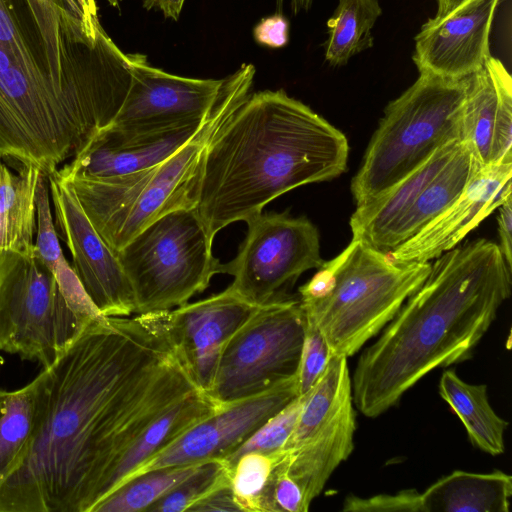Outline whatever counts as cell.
<instances>
[{
	"label": "cell",
	"mask_w": 512,
	"mask_h": 512,
	"mask_svg": "<svg viewBox=\"0 0 512 512\" xmlns=\"http://www.w3.org/2000/svg\"><path fill=\"white\" fill-rule=\"evenodd\" d=\"M166 314L93 319L42 369L35 429L0 481V512H93L122 483L143 433L202 391Z\"/></svg>",
	"instance_id": "obj_1"
},
{
	"label": "cell",
	"mask_w": 512,
	"mask_h": 512,
	"mask_svg": "<svg viewBox=\"0 0 512 512\" xmlns=\"http://www.w3.org/2000/svg\"><path fill=\"white\" fill-rule=\"evenodd\" d=\"M99 17L67 0H0V152L48 174L119 113L131 84Z\"/></svg>",
	"instance_id": "obj_2"
},
{
	"label": "cell",
	"mask_w": 512,
	"mask_h": 512,
	"mask_svg": "<svg viewBox=\"0 0 512 512\" xmlns=\"http://www.w3.org/2000/svg\"><path fill=\"white\" fill-rule=\"evenodd\" d=\"M511 269L487 239L435 258L421 286L361 353L351 378L356 408L378 417L430 371L470 358L511 294Z\"/></svg>",
	"instance_id": "obj_3"
},
{
	"label": "cell",
	"mask_w": 512,
	"mask_h": 512,
	"mask_svg": "<svg viewBox=\"0 0 512 512\" xmlns=\"http://www.w3.org/2000/svg\"><path fill=\"white\" fill-rule=\"evenodd\" d=\"M346 136L284 90L250 93L204 154L195 211L208 238L302 185L347 169Z\"/></svg>",
	"instance_id": "obj_4"
},
{
	"label": "cell",
	"mask_w": 512,
	"mask_h": 512,
	"mask_svg": "<svg viewBox=\"0 0 512 512\" xmlns=\"http://www.w3.org/2000/svg\"><path fill=\"white\" fill-rule=\"evenodd\" d=\"M254 76L255 67L242 64L224 77L221 93L201 129L161 163L109 178L60 177L72 187L89 221L115 253L160 217L195 208L207 146L249 96Z\"/></svg>",
	"instance_id": "obj_5"
},
{
	"label": "cell",
	"mask_w": 512,
	"mask_h": 512,
	"mask_svg": "<svg viewBox=\"0 0 512 512\" xmlns=\"http://www.w3.org/2000/svg\"><path fill=\"white\" fill-rule=\"evenodd\" d=\"M430 267V262L395 263L387 253L352 239L299 288V300L330 354L348 358L394 318Z\"/></svg>",
	"instance_id": "obj_6"
},
{
	"label": "cell",
	"mask_w": 512,
	"mask_h": 512,
	"mask_svg": "<svg viewBox=\"0 0 512 512\" xmlns=\"http://www.w3.org/2000/svg\"><path fill=\"white\" fill-rule=\"evenodd\" d=\"M468 76L419 73L391 101L351 182L356 205L368 201L426 162L439 148L462 139Z\"/></svg>",
	"instance_id": "obj_7"
},
{
	"label": "cell",
	"mask_w": 512,
	"mask_h": 512,
	"mask_svg": "<svg viewBox=\"0 0 512 512\" xmlns=\"http://www.w3.org/2000/svg\"><path fill=\"white\" fill-rule=\"evenodd\" d=\"M212 244L195 208L170 212L132 238L116 255L136 314L177 308L204 291L221 273Z\"/></svg>",
	"instance_id": "obj_8"
},
{
	"label": "cell",
	"mask_w": 512,
	"mask_h": 512,
	"mask_svg": "<svg viewBox=\"0 0 512 512\" xmlns=\"http://www.w3.org/2000/svg\"><path fill=\"white\" fill-rule=\"evenodd\" d=\"M88 322L69 305L35 250L0 256V351L45 368Z\"/></svg>",
	"instance_id": "obj_9"
},
{
	"label": "cell",
	"mask_w": 512,
	"mask_h": 512,
	"mask_svg": "<svg viewBox=\"0 0 512 512\" xmlns=\"http://www.w3.org/2000/svg\"><path fill=\"white\" fill-rule=\"evenodd\" d=\"M305 327L299 298L259 306L224 348L208 395L226 407L297 376Z\"/></svg>",
	"instance_id": "obj_10"
},
{
	"label": "cell",
	"mask_w": 512,
	"mask_h": 512,
	"mask_svg": "<svg viewBox=\"0 0 512 512\" xmlns=\"http://www.w3.org/2000/svg\"><path fill=\"white\" fill-rule=\"evenodd\" d=\"M353 404L347 358L331 355L281 449L288 474L308 507L354 449Z\"/></svg>",
	"instance_id": "obj_11"
},
{
	"label": "cell",
	"mask_w": 512,
	"mask_h": 512,
	"mask_svg": "<svg viewBox=\"0 0 512 512\" xmlns=\"http://www.w3.org/2000/svg\"><path fill=\"white\" fill-rule=\"evenodd\" d=\"M246 223L247 235L221 274L233 276L229 288L247 302L261 306L286 295L302 273L324 263L318 230L308 218L260 213Z\"/></svg>",
	"instance_id": "obj_12"
},
{
	"label": "cell",
	"mask_w": 512,
	"mask_h": 512,
	"mask_svg": "<svg viewBox=\"0 0 512 512\" xmlns=\"http://www.w3.org/2000/svg\"><path fill=\"white\" fill-rule=\"evenodd\" d=\"M58 237L69 249L73 269L91 301L107 317L136 313L134 295L116 253L84 213L72 187L49 174Z\"/></svg>",
	"instance_id": "obj_13"
},
{
	"label": "cell",
	"mask_w": 512,
	"mask_h": 512,
	"mask_svg": "<svg viewBox=\"0 0 512 512\" xmlns=\"http://www.w3.org/2000/svg\"><path fill=\"white\" fill-rule=\"evenodd\" d=\"M297 396L295 376L260 394L228 405L157 452L125 482L151 470L225 459Z\"/></svg>",
	"instance_id": "obj_14"
},
{
	"label": "cell",
	"mask_w": 512,
	"mask_h": 512,
	"mask_svg": "<svg viewBox=\"0 0 512 512\" xmlns=\"http://www.w3.org/2000/svg\"><path fill=\"white\" fill-rule=\"evenodd\" d=\"M131 84L110 126L149 130L202 121L216 103L222 79H197L153 67L142 54H131Z\"/></svg>",
	"instance_id": "obj_15"
},
{
	"label": "cell",
	"mask_w": 512,
	"mask_h": 512,
	"mask_svg": "<svg viewBox=\"0 0 512 512\" xmlns=\"http://www.w3.org/2000/svg\"><path fill=\"white\" fill-rule=\"evenodd\" d=\"M259 306L229 287L203 300L167 310L166 321L177 352L195 383L209 393L229 340Z\"/></svg>",
	"instance_id": "obj_16"
},
{
	"label": "cell",
	"mask_w": 512,
	"mask_h": 512,
	"mask_svg": "<svg viewBox=\"0 0 512 512\" xmlns=\"http://www.w3.org/2000/svg\"><path fill=\"white\" fill-rule=\"evenodd\" d=\"M500 0H468L451 13L429 19L415 36L419 73L461 79L484 67Z\"/></svg>",
	"instance_id": "obj_17"
},
{
	"label": "cell",
	"mask_w": 512,
	"mask_h": 512,
	"mask_svg": "<svg viewBox=\"0 0 512 512\" xmlns=\"http://www.w3.org/2000/svg\"><path fill=\"white\" fill-rule=\"evenodd\" d=\"M512 159L479 168L460 196L392 250L395 263L430 262L458 246L511 195Z\"/></svg>",
	"instance_id": "obj_18"
},
{
	"label": "cell",
	"mask_w": 512,
	"mask_h": 512,
	"mask_svg": "<svg viewBox=\"0 0 512 512\" xmlns=\"http://www.w3.org/2000/svg\"><path fill=\"white\" fill-rule=\"evenodd\" d=\"M208 115L199 122L159 129L137 130L109 126L99 132L68 164L57 169L56 173L62 179H98L150 168L188 143L201 129Z\"/></svg>",
	"instance_id": "obj_19"
},
{
	"label": "cell",
	"mask_w": 512,
	"mask_h": 512,
	"mask_svg": "<svg viewBox=\"0 0 512 512\" xmlns=\"http://www.w3.org/2000/svg\"><path fill=\"white\" fill-rule=\"evenodd\" d=\"M462 114V139L481 166L512 159V78L490 56L468 76Z\"/></svg>",
	"instance_id": "obj_20"
},
{
	"label": "cell",
	"mask_w": 512,
	"mask_h": 512,
	"mask_svg": "<svg viewBox=\"0 0 512 512\" xmlns=\"http://www.w3.org/2000/svg\"><path fill=\"white\" fill-rule=\"evenodd\" d=\"M512 477L456 470L420 493L422 512H508Z\"/></svg>",
	"instance_id": "obj_21"
},
{
	"label": "cell",
	"mask_w": 512,
	"mask_h": 512,
	"mask_svg": "<svg viewBox=\"0 0 512 512\" xmlns=\"http://www.w3.org/2000/svg\"><path fill=\"white\" fill-rule=\"evenodd\" d=\"M16 166L13 173L0 162V256L35 250V195L41 170L32 164Z\"/></svg>",
	"instance_id": "obj_22"
},
{
	"label": "cell",
	"mask_w": 512,
	"mask_h": 512,
	"mask_svg": "<svg viewBox=\"0 0 512 512\" xmlns=\"http://www.w3.org/2000/svg\"><path fill=\"white\" fill-rule=\"evenodd\" d=\"M479 168L481 166L476 162L468 144L462 139L451 159L426 185L395 227L388 241V252L413 237L452 204Z\"/></svg>",
	"instance_id": "obj_23"
},
{
	"label": "cell",
	"mask_w": 512,
	"mask_h": 512,
	"mask_svg": "<svg viewBox=\"0 0 512 512\" xmlns=\"http://www.w3.org/2000/svg\"><path fill=\"white\" fill-rule=\"evenodd\" d=\"M439 394L459 417L477 448L492 456L504 452L508 422L493 410L485 384L467 383L454 370L447 369L439 381Z\"/></svg>",
	"instance_id": "obj_24"
},
{
	"label": "cell",
	"mask_w": 512,
	"mask_h": 512,
	"mask_svg": "<svg viewBox=\"0 0 512 512\" xmlns=\"http://www.w3.org/2000/svg\"><path fill=\"white\" fill-rule=\"evenodd\" d=\"M43 385L42 371L25 386L0 388V481L20 462L33 435Z\"/></svg>",
	"instance_id": "obj_25"
},
{
	"label": "cell",
	"mask_w": 512,
	"mask_h": 512,
	"mask_svg": "<svg viewBox=\"0 0 512 512\" xmlns=\"http://www.w3.org/2000/svg\"><path fill=\"white\" fill-rule=\"evenodd\" d=\"M382 14L378 0H338L328 19L325 60L344 66L355 55L373 46L372 28Z\"/></svg>",
	"instance_id": "obj_26"
},
{
	"label": "cell",
	"mask_w": 512,
	"mask_h": 512,
	"mask_svg": "<svg viewBox=\"0 0 512 512\" xmlns=\"http://www.w3.org/2000/svg\"><path fill=\"white\" fill-rule=\"evenodd\" d=\"M202 463L172 466L142 473L114 490L94 508L93 512L146 511L193 474Z\"/></svg>",
	"instance_id": "obj_27"
},
{
	"label": "cell",
	"mask_w": 512,
	"mask_h": 512,
	"mask_svg": "<svg viewBox=\"0 0 512 512\" xmlns=\"http://www.w3.org/2000/svg\"><path fill=\"white\" fill-rule=\"evenodd\" d=\"M280 455V451L250 452L236 460L231 472V489L239 511L273 512L271 490Z\"/></svg>",
	"instance_id": "obj_28"
},
{
	"label": "cell",
	"mask_w": 512,
	"mask_h": 512,
	"mask_svg": "<svg viewBox=\"0 0 512 512\" xmlns=\"http://www.w3.org/2000/svg\"><path fill=\"white\" fill-rule=\"evenodd\" d=\"M232 468L224 459L203 462L188 478L152 504L148 512L189 511L216 489L231 483Z\"/></svg>",
	"instance_id": "obj_29"
},
{
	"label": "cell",
	"mask_w": 512,
	"mask_h": 512,
	"mask_svg": "<svg viewBox=\"0 0 512 512\" xmlns=\"http://www.w3.org/2000/svg\"><path fill=\"white\" fill-rule=\"evenodd\" d=\"M306 395L307 393L295 397L261 425L243 444L224 459L228 465L232 468L236 460L246 453L272 454L281 451L295 427Z\"/></svg>",
	"instance_id": "obj_30"
},
{
	"label": "cell",
	"mask_w": 512,
	"mask_h": 512,
	"mask_svg": "<svg viewBox=\"0 0 512 512\" xmlns=\"http://www.w3.org/2000/svg\"><path fill=\"white\" fill-rule=\"evenodd\" d=\"M50 199L49 174L41 171L35 195L37 225L34 247L37 257L53 271L63 251L59 244Z\"/></svg>",
	"instance_id": "obj_31"
},
{
	"label": "cell",
	"mask_w": 512,
	"mask_h": 512,
	"mask_svg": "<svg viewBox=\"0 0 512 512\" xmlns=\"http://www.w3.org/2000/svg\"><path fill=\"white\" fill-rule=\"evenodd\" d=\"M331 354L318 328L306 320L304 340L297 371V392L306 394L317 382Z\"/></svg>",
	"instance_id": "obj_32"
},
{
	"label": "cell",
	"mask_w": 512,
	"mask_h": 512,
	"mask_svg": "<svg viewBox=\"0 0 512 512\" xmlns=\"http://www.w3.org/2000/svg\"><path fill=\"white\" fill-rule=\"evenodd\" d=\"M345 512H422L420 492L404 489L395 494H380L368 498L349 495L343 502Z\"/></svg>",
	"instance_id": "obj_33"
},
{
	"label": "cell",
	"mask_w": 512,
	"mask_h": 512,
	"mask_svg": "<svg viewBox=\"0 0 512 512\" xmlns=\"http://www.w3.org/2000/svg\"><path fill=\"white\" fill-rule=\"evenodd\" d=\"M52 272L65 299L78 315L86 321L104 316L89 298L64 254L58 259Z\"/></svg>",
	"instance_id": "obj_34"
},
{
	"label": "cell",
	"mask_w": 512,
	"mask_h": 512,
	"mask_svg": "<svg viewBox=\"0 0 512 512\" xmlns=\"http://www.w3.org/2000/svg\"><path fill=\"white\" fill-rule=\"evenodd\" d=\"M276 464L273 476L271 499L273 512H307L302 491L287 471L283 453Z\"/></svg>",
	"instance_id": "obj_35"
},
{
	"label": "cell",
	"mask_w": 512,
	"mask_h": 512,
	"mask_svg": "<svg viewBox=\"0 0 512 512\" xmlns=\"http://www.w3.org/2000/svg\"><path fill=\"white\" fill-rule=\"evenodd\" d=\"M289 24L281 14L262 19L254 29V37L260 44L281 48L288 42Z\"/></svg>",
	"instance_id": "obj_36"
},
{
	"label": "cell",
	"mask_w": 512,
	"mask_h": 512,
	"mask_svg": "<svg viewBox=\"0 0 512 512\" xmlns=\"http://www.w3.org/2000/svg\"><path fill=\"white\" fill-rule=\"evenodd\" d=\"M189 511L192 512H220V511H239L237 507L233 492L231 489V483L222 486L205 498L196 503Z\"/></svg>",
	"instance_id": "obj_37"
},
{
	"label": "cell",
	"mask_w": 512,
	"mask_h": 512,
	"mask_svg": "<svg viewBox=\"0 0 512 512\" xmlns=\"http://www.w3.org/2000/svg\"><path fill=\"white\" fill-rule=\"evenodd\" d=\"M498 233L500 251L506 263L512 268V195L498 207Z\"/></svg>",
	"instance_id": "obj_38"
},
{
	"label": "cell",
	"mask_w": 512,
	"mask_h": 512,
	"mask_svg": "<svg viewBox=\"0 0 512 512\" xmlns=\"http://www.w3.org/2000/svg\"><path fill=\"white\" fill-rule=\"evenodd\" d=\"M185 0H144L143 6L160 10L165 17L178 20Z\"/></svg>",
	"instance_id": "obj_39"
},
{
	"label": "cell",
	"mask_w": 512,
	"mask_h": 512,
	"mask_svg": "<svg viewBox=\"0 0 512 512\" xmlns=\"http://www.w3.org/2000/svg\"><path fill=\"white\" fill-rule=\"evenodd\" d=\"M314 0H289L290 8L294 15H297L301 12L308 11ZM284 0H276V8L277 12L282 11Z\"/></svg>",
	"instance_id": "obj_40"
},
{
	"label": "cell",
	"mask_w": 512,
	"mask_h": 512,
	"mask_svg": "<svg viewBox=\"0 0 512 512\" xmlns=\"http://www.w3.org/2000/svg\"><path fill=\"white\" fill-rule=\"evenodd\" d=\"M468 0H437V13L435 16L443 17Z\"/></svg>",
	"instance_id": "obj_41"
},
{
	"label": "cell",
	"mask_w": 512,
	"mask_h": 512,
	"mask_svg": "<svg viewBox=\"0 0 512 512\" xmlns=\"http://www.w3.org/2000/svg\"><path fill=\"white\" fill-rule=\"evenodd\" d=\"M73 5H78L92 16H98V8L91 7L85 0H67Z\"/></svg>",
	"instance_id": "obj_42"
},
{
	"label": "cell",
	"mask_w": 512,
	"mask_h": 512,
	"mask_svg": "<svg viewBox=\"0 0 512 512\" xmlns=\"http://www.w3.org/2000/svg\"><path fill=\"white\" fill-rule=\"evenodd\" d=\"M91 7L98 8L95 0H85Z\"/></svg>",
	"instance_id": "obj_43"
},
{
	"label": "cell",
	"mask_w": 512,
	"mask_h": 512,
	"mask_svg": "<svg viewBox=\"0 0 512 512\" xmlns=\"http://www.w3.org/2000/svg\"><path fill=\"white\" fill-rule=\"evenodd\" d=\"M2 160H3V158H2V155H1V152H0V162H1Z\"/></svg>",
	"instance_id": "obj_44"
}]
</instances>
